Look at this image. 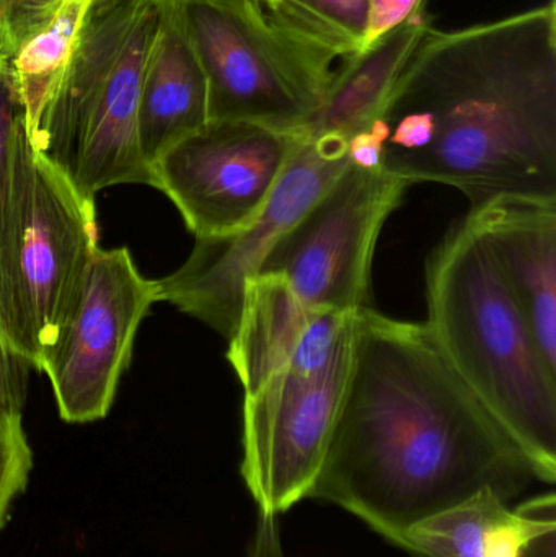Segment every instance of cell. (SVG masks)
Segmentation results:
<instances>
[{
  "label": "cell",
  "mask_w": 556,
  "mask_h": 557,
  "mask_svg": "<svg viewBox=\"0 0 556 557\" xmlns=\"http://www.w3.org/2000/svg\"><path fill=\"white\" fill-rule=\"evenodd\" d=\"M541 483L467 388L427 324L356 313L351 370L310 497L398 546L421 520L482 491L511 503Z\"/></svg>",
  "instance_id": "obj_1"
},
{
  "label": "cell",
  "mask_w": 556,
  "mask_h": 557,
  "mask_svg": "<svg viewBox=\"0 0 556 557\" xmlns=\"http://www.w3.org/2000/svg\"><path fill=\"white\" fill-rule=\"evenodd\" d=\"M379 120L382 169L466 195L556 199L555 0L454 32L431 26Z\"/></svg>",
  "instance_id": "obj_2"
},
{
  "label": "cell",
  "mask_w": 556,
  "mask_h": 557,
  "mask_svg": "<svg viewBox=\"0 0 556 557\" xmlns=\"http://www.w3.org/2000/svg\"><path fill=\"white\" fill-rule=\"evenodd\" d=\"M427 326L467 388L538 471L556 480V370L467 219L427 264Z\"/></svg>",
  "instance_id": "obj_3"
},
{
  "label": "cell",
  "mask_w": 556,
  "mask_h": 557,
  "mask_svg": "<svg viewBox=\"0 0 556 557\" xmlns=\"http://www.w3.org/2000/svg\"><path fill=\"white\" fill-rule=\"evenodd\" d=\"M159 16V0L95 5L58 94L28 133L36 152L91 201L111 186H153L137 113Z\"/></svg>",
  "instance_id": "obj_4"
},
{
  "label": "cell",
  "mask_w": 556,
  "mask_h": 557,
  "mask_svg": "<svg viewBox=\"0 0 556 557\" xmlns=\"http://www.w3.org/2000/svg\"><path fill=\"white\" fill-rule=\"evenodd\" d=\"M208 84L209 121L299 133L322 107L338 54L257 0H169Z\"/></svg>",
  "instance_id": "obj_5"
},
{
  "label": "cell",
  "mask_w": 556,
  "mask_h": 557,
  "mask_svg": "<svg viewBox=\"0 0 556 557\" xmlns=\"http://www.w3.org/2000/svg\"><path fill=\"white\" fill-rule=\"evenodd\" d=\"M97 250L95 201L46 162L26 134L20 153L16 295L22 359L38 372L61 343Z\"/></svg>",
  "instance_id": "obj_6"
},
{
  "label": "cell",
  "mask_w": 556,
  "mask_h": 557,
  "mask_svg": "<svg viewBox=\"0 0 556 557\" xmlns=\"http://www.w3.org/2000/svg\"><path fill=\"white\" fill-rule=\"evenodd\" d=\"M408 183L351 162L276 242L258 274L284 278L312 310L369 307L375 245Z\"/></svg>",
  "instance_id": "obj_7"
},
{
  "label": "cell",
  "mask_w": 556,
  "mask_h": 557,
  "mask_svg": "<svg viewBox=\"0 0 556 557\" xmlns=\"http://www.w3.org/2000/svg\"><path fill=\"white\" fill-rule=\"evenodd\" d=\"M353 337L355 323L322 366L289 360L245 396L242 476L268 519L312 493L348 383Z\"/></svg>",
  "instance_id": "obj_8"
},
{
  "label": "cell",
  "mask_w": 556,
  "mask_h": 557,
  "mask_svg": "<svg viewBox=\"0 0 556 557\" xmlns=\"http://www.w3.org/2000/svg\"><path fill=\"white\" fill-rule=\"evenodd\" d=\"M348 140L300 136L255 221L221 237L196 238L188 260L157 281V301H169L231 341L237 331L245 287L276 242L302 218L348 165Z\"/></svg>",
  "instance_id": "obj_9"
},
{
  "label": "cell",
  "mask_w": 556,
  "mask_h": 557,
  "mask_svg": "<svg viewBox=\"0 0 556 557\" xmlns=\"http://www.w3.org/2000/svg\"><path fill=\"white\" fill-rule=\"evenodd\" d=\"M300 134L248 121H209L152 165L196 238L247 227L276 188Z\"/></svg>",
  "instance_id": "obj_10"
},
{
  "label": "cell",
  "mask_w": 556,
  "mask_h": 557,
  "mask_svg": "<svg viewBox=\"0 0 556 557\" xmlns=\"http://www.w3.org/2000/svg\"><path fill=\"white\" fill-rule=\"evenodd\" d=\"M156 301L157 281L139 273L127 248H98L77 308L42 372L64 421L82 424L108 414L140 321Z\"/></svg>",
  "instance_id": "obj_11"
},
{
  "label": "cell",
  "mask_w": 556,
  "mask_h": 557,
  "mask_svg": "<svg viewBox=\"0 0 556 557\" xmlns=\"http://www.w3.org/2000/svg\"><path fill=\"white\" fill-rule=\"evenodd\" d=\"M466 219L556 370V199L499 196Z\"/></svg>",
  "instance_id": "obj_12"
},
{
  "label": "cell",
  "mask_w": 556,
  "mask_h": 557,
  "mask_svg": "<svg viewBox=\"0 0 556 557\" xmlns=\"http://www.w3.org/2000/svg\"><path fill=\"white\" fill-rule=\"evenodd\" d=\"M144 61L137 129L144 159L153 163L209 123L208 84L195 49L169 0Z\"/></svg>",
  "instance_id": "obj_13"
},
{
  "label": "cell",
  "mask_w": 556,
  "mask_h": 557,
  "mask_svg": "<svg viewBox=\"0 0 556 557\" xmlns=\"http://www.w3.org/2000/svg\"><path fill=\"white\" fill-rule=\"evenodd\" d=\"M430 28V16L423 10L374 45L345 58L335 69L322 107L297 134L307 139L349 140L374 123L387 107L405 65Z\"/></svg>",
  "instance_id": "obj_14"
},
{
  "label": "cell",
  "mask_w": 556,
  "mask_h": 557,
  "mask_svg": "<svg viewBox=\"0 0 556 557\" xmlns=\"http://www.w3.org/2000/svg\"><path fill=\"white\" fill-rule=\"evenodd\" d=\"M554 493L518 509L493 491H482L410 527L398 546L421 557H522Z\"/></svg>",
  "instance_id": "obj_15"
},
{
  "label": "cell",
  "mask_w": 556,
  "mask_h": 557,
  "mask_svg": "<svg viewBox=\"0 0 556 557\" xmlns=\"http://www.w3.org/2000/svg\"><path fill=\"white\" fill-rule=\"evenodd\" d=\"M317 311L307 307L284 278L257 274L248 281L240 320L227 350L245 396L257 393L287 366Z\"/></svg>",
  "instance_id": "obj_16"
},
{
  "label": "cell",
  "mask_w": 556,
  "mask_h": 557,
  "mask_svg": "<svg viewBox=\"0 0 556 557\" xmlns=\"http://www.w3.org/2000/svg\"><path fill=\"white\" fill-rule=\"evenodd\" d=\"M28 134L9 58L0 52V336L22 359L16 257L20 235V153ZM23 360V359H22Z\"/></svg>",
  "instance_id": "obj_17"
},
{
  "label": "cell",
  "mask_w": 556,
  "mask_h": 557,
  "mask_svg": "<svg viewBox=\"0 0 556 557\" xmlns=\"http://www.w3.org/2000/svg\"><path fill=\"white\" fill-rule=\"evenodd\" d=\"M95 5L97 0H59L51 16L9 59L28 133L58 94Z\"/></svg>",
  "instance_id": "obj_18"
},
{
  "label": "cell",
  "mask_w": 556,
  "mask_h": 557,
  "mask_svg": "<svg viewBox=\"0 0 556 557\" xmlns=\"http://www.w3.org/2000/svg\"><path fill=\"white\" fill-rule=\"evenodd\" d=\"M273 18L345 59L361 49L368 0H257Z\"/></svg>",
  "instance_id": "obj_19"
},
{
  "label": "cell",
  "mask_w": 556,
  "mask_h": 557,
  "mask_svg": "<svg viewBox=\"0 0 556 557\" xmlns=\"http://www.w3.org/2000/svg\"><path fill=\"white\" fill-rule=\"evenodd\" d=\"M33 455L22 414H0V529L32 473Z\"/></svg>",
  "instance_id": "obj_20"
},
{
  "label": "cell",
  "mask_w": 556,
  "mask_h": 557,
  "mask_svg": "<svg viewBox=\"0 0 556 557\" xmlns=\"http://www.w3.org/2000/svg\"><path fill=\"white\" fill-rule=\"evenodd\" d=\"M59 0H0V52L12 58L58 7Z\"/></svg>",
  "instance_id": "obj_21"
},
{
  "label": "cell",
  "mask_w": 556,
  "mask_h": 557,
  "mask_svg": "<svg viewBox=\"0 0 556 557\" xmlns=\"http://www.w3.org/2000/svg\"><path fill=\"white\" fill-rule=\"evenodd\" d=\"M423 10L424 0H368L361 49L374 45L382 36L394 32Z\"/></svg>",
  "instance_id": "obj_22"
},
{
  "label": "cell",
  "mask_w": 556,
  "mask_h": 557,
  "mask_svg": "<svg viewBox=\"0 0 556 557\" xmlns=\"http://www.w3.org/2000/svg\"><path fill=\"white\" fill-rule=\"evenodd\" d=\"M28 367L0 336V414H22Z\"/></svg>",
  "instance_id": "obj_23"
},
{
  "label": "cell",
  "mask_w": 556,
  "mask_h": 557,
  "mask_svg": "<svg viewBox=\"0 0 556 557\" xmlns=\"http://www.w3.org/2000/svg\"><path fill=\"white\" fill-rule=\"evenodd\" d=\"M385 140H387V127L384 121L375 120L366 129L348 140V159L353 165L361 169H382Z\"/></svg>",
  "instance_id": "obj_24"
},
{
  "label": "cell",
  "mask_w": 556,
  "mask_h": 557,
  "mask_svg": "<svg viewBox=\"0 0 556 557\" xmlns=\"http://www.w3.org/2000/svg\"><path fill=\"white\" fill-rule=\"evenodd\" d=\"M522 557H556V536L541 535L532 540Z\"/></svg>",
  "instance_id": "obj_25"
},
{
  "label": "cell",
  "mask_w": 556,
  "mask_h": 557,
  "mask_svg": "<svg viewBox=\"0 0 556 557\" xmlns=\"http://www.w3.org/2000/svg\"><path fill=\"white\" fill-rule=\"evenodd\" d=\"M111 2V0H97V7L98 5H104V3Z\"/></svg>",
  "instance_id": "obj_26"
}]
</instances>
